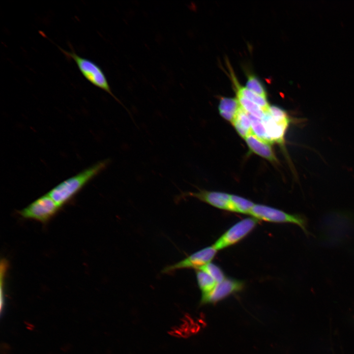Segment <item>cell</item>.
<instances>
[{
  "mask_svg": "<svg viewBox=\"0 0 354 354\" xmlns=\"http://www.w3.org/2000/svg\"><path fill=\"white\" fill-rule=\"evenodd\" d=\"M110 159L100 161L62 182L47 194L60 207L70 201L89 181L104 170Z\"/></svg>",
  "mask_w": 354,
  "mask_h": 354,
  "instance_id": "6da1fadb",
  "label": "cell"
},
{
  "mask_svg": "<svg viewBox=\"0 0 354 354\" xmlns=\"http://www.w3.org/2000/svg\"><path fill=\"white\" fill-rule=\"evenodd\" d=\"M57 46L65 56L75 62L80 72L86 80L95 87L108 93L126 109L113 93L105 73L97 63L92 60L79 56L73 49L67 51Z\"/></svg>",
  "mask_w": 354,
  "mask_h": 354,
  "instance_id": "7a4b0ae2",
  "label": "cell"
},
{
  "mask_svg": "<svg viewBox=\"0 0 354 354\" xmlns=\"http://www.w3.org/2000/svg\"><path fill=\"white\" fill-rule=\"evenodd\" d=\"M248 214L258 220L294 224L298 226L305 234L308 233L306 218L298 214H289L281 210L260 204H255Z\"/></svg>",
  "mask_w": 354,
  "mask_h": 354,
  "instance_id": "3957f363",
  "label": "cell"
},
{
  "mask_svg": "<svg viewBox=\"0 0 354 354\" xmlns=\"http://www.w3.org/2000/svg\"><path fill=\"white\" fill-rule=\"evenodd\" d=\"M258 222L252 216L242 219L228 229L212 245L218 251L237 243L250 234Z\"/></svg>",
  "mask_w": 354,
  "mask_h": 354,
  "instance_id": "277c9868",
  "label": "cell"
},
{
  "mask_svg": "<svg viewBox=\"0 0 354 354\" xmlns=\"http://www.w3.org/2000/svg\"><path fill=\"white\" fill-rule=\"evenodd\" d=\"M60 207L47 194L20 210L19 213L24 218L45 223L54 216Z\"/></svg>",
  "mask_w": 354,
  "mask_h": 354,
  "instance_id": "5b68a950",
  "label": "cell"
},
{
  "mask_svg": "<svg viewBox=\"0 0 354 354\" xmlns=\"http://www.w3.org/2000/svg\"><path fill=\"white\" fill-rule=\"evenodd\" d=\"M217 251L212 245L203 248L176 263L165 266L161 272L169 274L179 269H197L210 263Z\"/></svg>",
  "mask_w": 354,
  "mask_h": 354,
  "instance_id": "8992f818",
  "label": "cell"
},
{
  "mask_svg": "<svg viewBox=\"0 0 354 354\" xmlns=\"http://www.w3.org/2000/svg\"><path fill=\"white\" fill-rule=\"evenodd\" d=\"M244 287L243 281L229 277L218 283L210 292L202 294L200 304H215L230 295L239 292Z\"/></svg>",
  "mask_w": 354,
  "mask_h": 354,
  "instance_id": "52a82bcc",
  "label": "cell"
},
{
  "mask_svg": "<svg viewBox=\"0 0 354 354\" xmlns=\"http://www.w3.org/2000/svg\"><path fill=\"white\" fill-rule=\"evenodd\" d=\"M187 197L196 198L215 207L230 211L231 195L224 192L200 190L198 192H181L177 197L179 201Z\"/></svg>",
  "mask_w": 354,
  "mask_h": 354,
  "instance_id": "ba28073f",
  "label": "cell"
},
{
  "mask_svg": "<svg viewBox=\"0 0 354 354\" xmlns=\"http://www.w3.org/2000/svg\"><path fill=\"white\" fill-rule=\"evenodd\" d=\"M271 143L283 144L286 132L291 121H279L274 119L268 112H265L261 119Z\"/></svg>",
  "mask_w": 354,
  "mask_h": 354,
  "instance_id": "9c48e42d",
  "label": "cell"
},
{
  "mask_svg": "<svg viewBox=\"0 0 354 354\" xmlns=\"http://www.w3.org/2000/svg\"><path fill=\"white\" fill-rule=\"evenodd\" d=\"M244 139L253 152L270 161H276L271 144L260 139L253 133L249 134Z\"/></svg>",
  "mask_w": 354,
  "mask_h": 354,
  "instance_id": "30bf717a",
  "label": "cell"
},
{
  "mask_svg": "<svg viewBox=\"0 0 354 354\" xmlns=\"http://www.w3.org/2000/svg\"><path fill=\"white\" fill-rule=\"evenodd\" d=\"M232 122L241 137L245 138L253 133L248 114L240 106Z\"/></svg>",
  "mask_w": 354,
  "mask_h": 354,
  "instance_id": "8fae6325",
  "label": "cell"
},
{
  "mask_svg": "<svg viewBox=\"0 0 354 354\" xmlns=\"http://www.w3.org/2000/svg\"><path fill=\"white\" fill-rule=\"evenodd\" d=\"M239 107L237 98L223 97L220 99L218 109L224 118L232 122Z\"/></svg>",
  "mask_w": 354,
  "mask_h": 354,
  "instance_id": "7c38bea8",
  "label": "cell"
},
{
  "mask_svg": "<svg viewBox=\"0 0 354 354\" xmlns=\"http://www.w3.org/2000/svg\"><path fill=\"white\" fill-rule=\"evenodd\" d=\"M230 211L248 214L255 204L251 201L235 195H231Z\"/></svg>",
  "mask_w": 354,
  "mask_h": 354,
  "instance_id": "4fadbf2b",
  "label": "cell"
},
{
  "mask_svg": "<svg viewBox=\"0 0 354 354\" xmlns=\"http://www.w3.org/2000/svg\"><path fill=\"white\" fill-rule=\"evenodd\" d=\"M237 93L257 104L265 112L268 111L270 106L266 97L262 96L244 87H238Z\"/></svg>",
  "mask_w": 354,
  "mask_h": 354,
  "instance_id": "5bb4252c",
  "label": "cell"
},
{
  "mask_svg": "<svg viewBox=\"0 0 354 354\" xmlns=\"http://www.w3.org/2000/svg\"><path fill=\"white\" fill-rule=\"evenodd\" d=\"M237 99L240 107L248 114L260 119L264 116L265 112L256 103L238 93Z\"/></svg>",
  "mask_w": 354,
  "mask_h": 354,
  "instance_id": "9a60e30c",
  "label": "cell"
},
{
  "mask_svg": "<svg viewBox=\"0 0 354 354\" xmlns=\"http://www.w3.org/2000/svg\"><path fill=\"white\" fill-rule=\"evenodd\" d=\"M195 270L197 284L202 294L211 291L217 284V282L206 272L200 269Z\"/></svg>",
  "mask_w": 354,
  "mask_h": 354,
  "instance_id": "2e32d148",
  "label": "cell"
},
{
  "mask_svg": "<svg viewBox=\"0 0 354 354\" xmlns=\"http://www.w3.org/2000/svg\"><path fill=\"white\" fill-rule=\"evenodd\" d=\"M248 116L251 121L253 133L263 141L271 144L262 119L249 114H248Z\"/></svg>",
  "mask_w": 354,
  "mask_h": 354,
  "instance_id": "e0dca14e",
  "label": "cell"
},
{
  "mask_svg": "<svg viewBox=\"0 0 354 354\" xmlns=\"http://www.w3.org/2000/svg\"><path fill=\"white\" fill-rule=\"evenodd\" d=\"M197 269L202 270L207 273L212 277L217 283L222 281L226 277L222 269L217 265L211 262Z\"/></svg>",
  "mask_w": 354,
  "mask_h": 354,
  "instance_id": "ac0fdd59",
  "label": "cell"
},
{
  "mask_svg": "<svg viewBox=\"0 0 354 354\" xmlns=\"http://www.w3.org/2000/svg\"><path fill=\"white\" fill-rule=\"evenodd\" d=\"M246 87L256 93L266 98V93L263 86L254 76H248Z\"/></svg>",
  "mask_w": 354,
  "mask_h": 354,
  "instance_id": "d6986e66",
  "label": "cell"
},
{
  "mask_svg": "<svg viewBox=\"0 0 354 354\" xmlns=\"http://www.w3.org/2000/svg\"><path fill=\"white\" fill-rule=\"evenodd\" d=\"M275 120L279 121H291L287 113L281 108L275 106H270L267 111Z\"/></svg>",
  "mask_w": 354,
  "mask_h": 354,
  "instance_id": "ffe728a7",
  "label": "cell"
}]
</instances>
